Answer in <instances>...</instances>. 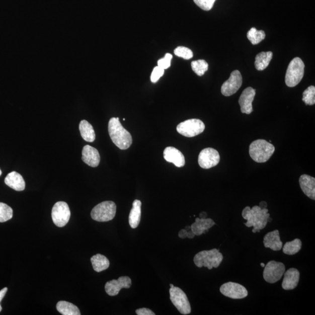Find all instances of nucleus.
<instances>
[{
  "label": "nucleus",
  "mask_w": 315,
  "mask_h": 315,
  "mask_svg": "<svg viewBox=\"0 0 315 315\" xmlns=\"http://www.w3.org/2000/svg\"><path fill=\"white\" fill-rule=\"evenodd\" d=\"M57 309L63 315H80V311L77 306L70 302L60 301L57 304Z\"/></svg>",
  "instance_id": "obj_27"
},
{
  "label": "nucleus",
  "mask_w": 315,
  "mask_h": 315,
  "mask_svg": "<svg viewBox=\"0 0 315 315\" xmlns=\"http://www.w3.org/2000/svg\"><path fill=\"white\" fill-rule=\"evenodd\" d=\"M164 157L167 162L173 163L177 167H183L185 165L184 154L179 149L173 146H168L165 149Z\"/></svg>",
  "instance_id": "obj_16"
},
{
  "label": "nucleus",
  "mask_w": 315,
  "mask_h": 315,
  "mask_svg": "<svg viewBox=\"0 0 315 315\" xmlns=\"http://www.w3.org/2000/svg\"><path fill=\"white\" fill-rule=\"evenodd\" d=\"M264 245L266 248H270L274 251H278L283 247V243L280 240V232L278 230L267 233L264 237Z\"/></svg>",
  "instance_id": "obj_20"
},
{
  "label": "nucleus",
  "mask_w": 315,
  "mask_h": 315,
  "mask_svg": "<svg viewBox=\"0 0 315 315\" xmlns=\"http://www.w3.org/2000/svg\"><path fill=\"white\" fill-rule=\"evenodd\" d=\"M215 224L214 221L211 218H197L195 222L192 223L190 227L195 235L200 236L203 233H206L208 229Z\"/></svg>",
  "instance_id": "obj_22"
},
{
  "label": "nucleus",
  "mask_w": 315,
  "mask_h": 315,
  "mask_svg": "<svg viewBox=\"0 0 315 315\" xmlns=\"http://www.w3.org/2000/svg\"><path fill=\"white\" fill-rule=\"evenodd\" d=\"M267 221L268 222H272V218H270V217L268 218V219H267Z\"/></svg>",
  "instance_id": "obj_44"
},
{
  "label": "nucleus",
  "mask_w": 315,
  "mask_h": 315,
  "mask_svg": "<svg viewBox=\"0 0 315 315\" xmlns=\"http://www.w3.org/2000/svg\"><path fill=\"white\" fill-rule=\"evenodd\" d=\"M178 236L182 239H185V238H187V230L185 229H181L179 232Z\"/></svg>",
  "instance_id": "obj_39"
},
{
  "label": "nucleus",
  "mask_w": 315,
  "mask_h": 315,
  "mask_svg": "<svg viewBox=\"0 0 315 315\" xmlns=\"http://www.w3.org/2000/svg\"><path fill=\"white\" fill-rule=\"evenodd\" d=\"M220 161V156L217 150L212 148H207L202 150L199 155V166L203 169H210L217 166Z\"/></svg>",
  "instance_id": "obj_11"
},
{
  "label": "nucleus",
  "mask_w": 315,
  "mask_h": 315,
  "mask_svg": "<svg viewBox=\"0 0 315 315\" xmlns=\"http://www.w3.org/2000/svg\"><path fill=\"white\" fill-rule=\"evenodd\" d=\"M79 130L81 135H82L84 140L90 142L95 141L96 135H95L94 128L87 120H83L81 121Z\"/></svg>",
  "instance_id": "obj_24"
},
{
  "label": "nucleus",
  "mask_w": 315,
  "mask_h": 315,
  "mask_svg": "<svg viewBox=\"0 0 315 315\" xmlns=\"http://www.w3.org/2000/svg\"><path fill=\"white\" fill-rule=\"evenodd\" d=\"M185 229L187 230V231H188V230L191 229V227H190V226L189 225L186 226L185 227Z\"/></svg>",
  "instance_id": "obj_43"
},
{
  "label": "nucleus",
  "mask_w": 315,
  "mask_h": 315,
  "mask_svg": "<svg viewBox=\"0 0 315 315\" xmlns=\"http://www.w3.org/2000/svg\"><path fill=\"white\" fill-rule=\"evenodd\" d=\"M266 37L265 32L263 31H258L255 28H252L247 33V38L252 45H258Z\"/></svg>",
  "instance_id": "obj_29"
},
{
  "label": "nucleus",
  "mask_w": 315,
  "mask_h": 315,
  "mask_svg": "<svg viewBox=\"0 0 315 315\" xmlns=\"http://www.w3.org/2000/svg\"><path fill=\"white\" fill-rule=\"evenodd\" d=\"M267 208L262 209L258 206L252 208L249 206L245 207L242 213L243 217L248 221L245 225L248 227H254L253 232H259L260 230L265 228L268 222L267 219L270 217Z\"/></svg>",
  "instance_id": "obj_1"
},
{
  "label": "nucleus",
  "mask_w": 315,
  "mask_h": 315,
  "mask_svg": "<svg viewBox=\"0 0 315 315\" xmlns=\"http://www.w3.org/2000/svg\"><path fill=\"white\" fill-rule=\"evenodd\" d=\"M195 236V234L193 233L191 229L187 231V238H189V239H193Z\"/></svg>",
  "instance_id": "obj_40"
},
{
  "label": "nucleus",
  "mask_w": 315,
  "mask_h": 315,
  "mask_svg": "<svg viewBox=\"0 0 315 315\" xmlns=\"http://www.w3.org/2000/svg\"><path fill=\"white\" fill-rule=\"evenodd\" d=\"M223 260V255L217 249L210 251H203L198 253L194 258V263L199 268L205 267L209 270L220 265Z\"/></svg>",
  "instance_id": "obj_4"
},
{
  "label": "nucleus",
  "mask_w": 315,
  "mask_h": 315,
  "mask_svg": "<svg viewBox=\"0 0 315 315\" xmlns=\"http://www.w3.org/2000/svg\"><path fill=\"white\" fill-rule=\"evenodd\" d=\"M255 95L256 90L252 87H248L243 91L239 100L242 113L250 115L253 112L252 102Z\"/></svg>",
  "instance_id": "obj_15"
},
{
  "label": "nucleus",
  "mask_w": 315,
  "mask_h": 315,
  "mask_svg": "<svg viewBox=\"0 0 315 315\" xmlns=\"http://www.w3.org/2000/svg\"><path fill=\"white\" fill-rule=\"evenodd\" d=\"M170 293L171 301L179 312L183 314H188L191 312V306L188 298L182 289L173 286L171 287Z\"/></svg>",
  "instance_id": "obj_8"
},
{
  "label": "nucleus",
  "mask_w": 315,
  "mask_h": 315,
  "mask_svg": "<svg viewBox=\"0 0 315 315\" xmlns=\"http://www.w3.org/2000/svg\"><path fill=\"white\" fill-rule=\"evenodd\" d=\"M285 267L283 263L270 261L265 265L263 272L264 279L267 283L273 284L283 276Z\"/></svg>",
  "instance_id": "obj_9"
},
{
  "label": "nucleus",
  "mask_w": 315,
  "mask_h": 315,
  "mask_svg": "<svg viewBox=\"0 0 315 315\" xmlns=\"http://www.w3.org/2000/svg\"><path fill=\"white\" fill-rule=\"evenodd\" d=\"M91 261L94 270L97 272H101L108 269L110 265L108 259L101 254L93 256L91 259Z\"/></svg>",
  "instance_id": "obj_26"
},
{
  "label": "nucleus",
  "mask_w": 315,
  "mask_h": 315,
  "mask_svg": "<svg viewBox=\"0 0 315 315\" xmlns=\"http://www.w3.org/2000/svg\"><path fill=\"white\" fill-rule=\"evenodd\" d=\"M305 64L299 57H295L289 64L286 75L285 84L289 87H294L301 82L303 75Z\"/></svg>",
  "instance_id": "obj_5"
},
{
  "label": "nucleus",
  "mask_w": 315,
  "mask_h": 315,
  "mask_svg": "<svg viewBox=\"0 0 315 315\" xmlns=\"http://www.w3.org/2000/svg\"><path fill=\"white\" fill-rule=\"evenodd\" d=\"M273 57L272 52H261L259 53L255 58V67L259 71L266 69L269 65Z\"/></svg>",
  "instance_id": "obj_25"
},
{
  "label": "nucleus",
  "mask_w": 315,
  "mask_h": 315,
  "mask_svg": "<svg viewBox=\"0 0 315 315\" xmlns=\"http://www.w3.org/2000/svg\"><path fill=\"white\" fill-rule=\"evenodd\" d=\"M176 56L184 58L185 60H189L193 56V53L191 50L184 46H179L174 50Z\"/></svg>",
  "instance_id": "obj_33"
},
{
  "label": "nucleus",
  "mask_w": 315,
  "mask_h": 315,
  "mask_svg": "<svg viewBox=\"0 0 315 315\" xmlns=\"http://www.w3.org/2000/svg\"><path fill=\"white\" fill-rule=\"evenodd\" d=\"M220 292L223 295L232 299H243L248 295L246 288L233 282H228L222 285Z\"/></svg>",
  "instance_id": "obj_13"
},
{
  "label": "nucleus",
  "mask_w": 315,
  "mask_h": 315,
  "mask_svg": "<svg viewBox=\"0 0 315 315\" xmlns=\"http://www.w3.org/2000/svg\"><path fill=\"white\" fill-rule=\"evenodd\" d=\"M267 206V204L265 201H262L261 203H260L259 207L262 208V209H264V208H266Z\"/></svg>",
  "instance_id": "obj_41"
},
{
  "label": "nucleus",
  "mask_w": 315,
  "mask_h": 315,
  "mask_svg": "<svg viewBox=\"0 0 315 315\" xmlns=\"http://www.w3.org/2000/svg\"><path fill=\"white\" fill-rule=\"evenodd\" d=\"M274 151V146L270 142L262 139L252 142L250 146L251 157L253 160L258 163H266Z\"/></svg>",
  "instance_id": "obj_3"
},
{
  "label": "nucleus",
  "mask_w": 315,
  "mask_h": 315,
  "mask_svg": "<svg viewBox=\"0 0 315 315\" xmlns=\"http://www.w3.org/2000/svg\"><path fill=\"white\" fill-rule=\"evenodd\" d=\"M8 291V288L7 287L3 288L0 291V302L2 301V299L5 297V296L6 294V293ZM2 310V306L0 305V312Z\"/></svg>",
  "instance_id": "obj_38"
},
{
  "label": "nucleus",
  "mask_w": 315,
  "mask_h": 315,
  "mask_svg": "<svg viewBox=\"0 0 315 315\" xmlns=\"http://www.w3.org/2000/svg\"><path fill=\"white\" fill-rule=\"evenodd\" d=\"M205 124L199 119H192L185 120L179 124L177 130L179 134L186 137H193L202 133Z\"/></svg>",
  "instance_id": "obj_7"
},
{
  "label": "nucleus",
  "mask_w": 315,
  "mask_h": 315,
  "mask_svg": "<svg viewBox=\"0 0 315 315\" xmlns=\"http://www.w3.org/2000/svg\"><path fill=\"white\" fill-rule=\"evenodd\" d=\"M302 101L306 105H313L315 104V87L310 86L304 91Z\"/></svg>",
  "instance_id": "obj_32"
},
{
  "label": "nucleus",
  "mask_w": 315,
  "mask_h": 315,
  "mask_svg": "<svg viewBox=\"0 0 315 315\" xmlns=\"http://www.w3.org/2000/svg\"><path fill=\"white\" fill-rule=\"evenodd\" d=\"M82 160L88 166L95 168L100 164L101 156L96 148L87 145L84 146L83 149Z\"/></svg>",
  "instance_id": "obj_17"
},
{
  "label": "nucleus",
  "mask_w": 315,
  "mask_h": 315,
  "mask_svg": "<svg viewBox=\"0 0 315 315\" xmlns=\"http://www.w3.org/2000/svg\"><path fill=\"white\" fill-rule=\"evenodd\" d=\"M191 65L193 71L199 76H203L208 69V64L204 60L193 61Z\"/></svg>",
  "instance_id": "obj_30"
},
{
  "label": "nucleus",
  "mask_w": 315,
  "mask_h": 315,
  "mask_svg": "<svg viewBox=\"0 0 315 315\" xmlns=\"http://www.w3.org/2000/svg\"><path fill=\"white\" fill-rule=\"evenodd\" d=\"M141 202L138 200H135L133 203V207L129 214V224L132 228H136L140 222L141 216Z\"/></svg>",
  "instance_id": "obj_23"
},
{
  "label": "nucleus",
  "mask_w": 315,
  "mask_h": 315,
  "mask_svg": "<svg viewBox=\"0 0 315 315\" xmlns=\"http://www.w3.org/2000/svg\"><path fill=\"white\" fill-rule=\"evenodd\" d=\"M13 217V210L8 205L0 203V222L10 220Z\"/></svg>",
  "instance_id": "obj_31"
},
{
  "label": "nucleus",
  "mask_w": 315,
  "mask_h": 315,
  "mask_svg": "<svg viewBox=\"0 0 315 315\" xmlns=\"http://www.w3.org/2000/svg\"><path fill=\"white\" fill-rule=\"evenodd\" d=\"M284 276L282 287L285 290H291L296 287L299 283V272L297 269H289L284 274Z\"/></svg>",
  "instance_id": "obj_18"
},
{
  "label": "nucleus",
  "mask_w": 315,
  "mask_h": 315,
  "mask_svg": "<svg viewBox=\"0 0 315 315\" xmlns=\"http://www.w3.org/2000/svg\"><path fill=\"white\" fill-rule=\"evenodd\" d=\"M302 243L301 240L295 239L291 242H288L283 247L284 254L288 255H294L297 254L301 250Z\"/></svg>",
  "instance_id": "obj_28"
},
{
  "label": "nucleus",
  "mask_w": 315,
  "mask_h": 315,
  "mask_svg": "<svg viewBox=\"0 0 315 315\" xmlns=\"http://www.w3.org/2000/svg\"><path fill=\"white\" fill-rule=\"evenodd\" d=\"M172 55L167 53L163 58L158 61V66L164 69L169 68L171 66Z\"/></svg>",
  "instance_id": "obj_35"
},
{
  "label": "nucleus",
  "mask_w": 315,
  "mask_h": 315,
  "mask_svg": "<svg viewBox=\"0 0 315 315\" xmlns=\"http://www.w3.org/2000/svg\"><path fill=\"white\" fill-rule=\"evenodd\" d=\"M131 285V278L127 276H122L118 280H113L107 282L105 284V291L110 296L119 294L122 288H130Z\"/></svg>",
  "instance_id": "obj_14"
},
{
  "label": "nucleus",
  "mask_w": 315,
  "mask_h": 315,
  "mask_svg": "<svg viewBox=\"0 0 315 315\" xmlns=\"http://www.w3.org/2000/svg\"><path fill=\"white\" fill-rule=\"evenodd\" d=\"M261 265L262 267H265V263H261Z\"/></svg>",
  "instance_id": "obj_45"
},
{
  "label": "nucleus",
  "mask_w": 315,
  "mask_h": 315,
  "mask_svg": "<svg viewBox=\"0 0 315 315\" xmlns=\"http://www.w3.org/2000/svg\"><path fill=\"white\" fill-rule=\"evenodd\" d=\"M200 218H206L207 217V214L206 212H201L199 215Z\"/></svg>",
  "instance_id": "obj_42"
},
{
  "label": "nucleus",
  "mask_w": 315,
  "mask_h": 315,
  "mask_svg": "<svg viewBox=\"0 0 315 315\" xmlns=\"http://www.w3.org/2000/svg\"><path fill=\"white\" fill-rule=\"evenodd\" d=\"M299 185L302 192L310 199L315 200V179L309 175H302L299 178Z\"/></svg>",
  "instance_id": "obj_19"
},
{
  "label": "nucleus",
  "mask_w": 315,
  "mask_h": 315,
  "mask_svg": "<svg viewBox=\"0 0 315 315\" xmlns=\"http://www.w3.org/2000/svg\"><path fill=\"white\" fill-rule=\"evenodd\" d=\"M116 205L112 201H106L95 206L91 211V217L98 222H107L115 218Z\"/></svg>",
  "instance_id": "obj_6"
},
{
  "label": "nucleus",
  "mask_w": 315,
  "mask_h": 315,
  "mask_svg": "<svg viewBox=\"0 0 315 315\" xmlns=\"http://www.w3.org/2000/svg\"><path fill=\"white\" fill-rule=\"evenodd\" d=\"M2 174V171H1V170H0V176H1Z\"/></svg>",
  "instance_id": "obj_46"
},
{
  "label": "nucleus",
  "mask_w": 315,
  "mask_h": 315,
  "mask_svg": "<svg viewBox=\"0 0 315 315\" xmlns=\"http://www.w3.org/2000/svg\"><path fill=\"white\" fill-rule=\"evenodd\" d=\"M108 131L112 141L119 148L124 150L130 148L133 142L131 134L120 123L119 118L110 119Z\"/></svg>",
  "instance_id": "obj_2"
},
{
  "label": "nucleus",
  "mask_w": 315,
  "mask_h": 315,
  "mask_svg": "<svg viewBox=\"0 0 315 315\" xmlns=\"http://www.w3.org/2000/svg\"><path fill=\"white\" fill-rule=\"evenodd\" d=\"M135 313L138 315H155L151 309L148 308H140L135 310Z\"/></svg>",
  "instance_id": "obj_37"
},
{
  "label": "nucleus",
  "mask_w": 315,
  "mask_h": 315,
  "mask_svg": "<svg viewBox=\"0 0 315 315\" xmlns=\"http://www.w3.org/2000/svg\"><path fill=\"white\" fill-rule=\"evenodd\" d=\"M196 5L204 11H210L213 7L216 0H193Z\"/></svg>",
  "instance_id": "obj_34"
},
{
  "label": "nucleus",
  "mask_w": 315,
  "mask_h": 315,
  "mask_svg": "<svg viewBox=\"0 0 315 315\" xmlns=\"http://www.w3.org/2000/svg\"><path fill=\"white\" fill-rule=\"evenodd\" d=\"M165 69L156 66L153 68L151 75V81L153 83H155L164 74Z\"/></svg>",
  "instance_id": "obj_36"
},
{
  "label": "nucleus",
  "mask_w": 315,
  "mask_h": 315,
  "mask_svg": "<svg viewBox=\"0 0 315 315\" xmlns=\"http://www.w3.org/2000/svg\"><path fill=\"white\" fill-rule=\"evenodd\" d=\"M243 84V77L241 72L235 70L231 72L230 77L223 83L221 87V93L225 97H230L235 94Z\"/></svg>",
  "instance_id": "obj_12"
},
{
  "label": "nucleus",
  "mask_w": 315,
  "mask_h": 315,
  "mask_svg": "<svg viewBox=\"0 0 315 315\" xmlns=\"http://www.w3.org/2000/svg\"><path fill=\"white\" fill-rule=\"evenodd\" d=\"M71 211L68 204L64 201H58L54 205L52 211V217L55 225L63 227L70 218Z\"/></svg>",
  "instance_id": "obj_10"
},
{
  "label": "nucleus",
  "mask_w": 315,
  "mask_h": 315,
  "mask_svg": "<svg viewBox=\"0 0 315 315\" xmlns=\"http://www.w3.org/2000/svg\"><path fill=\"white\" fill-rule=\"evenodd\" d=\"M5 184L16 191H23L25 188V182L23 177L17 172H12L5 178Z\"/></svg>",
  "instance_id": "obj_21"
}]
</instances>
